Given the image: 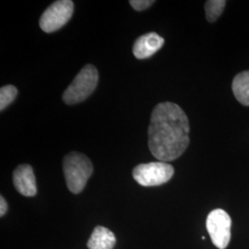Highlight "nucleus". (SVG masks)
Masks as SVG:
<instances>
[{"mask_svg":"<svg viewBox=\"0 0 249 249\" xmlns=\"http://www.w3.org/2000/svg\"><path fill=\"white\" fill-rule=\"evenodd\" d=\"M189 132V121L183 109L174 103H160L151 113L150 151L160 161L177 160L188 147Z\"/></svg>","mask_w":249,"mask_h":249,"instance_id":"nucleus-1","label":"nucleus"},{"mask_svg":"<svg viewBox=\"0 0 249 249\" xmlns=\"http://www.w3.org/2000/svg\"><path fill=\"white\" fill-rule=\"evenodd\" d=\"M63 171L70 191L79 194L92 175V163L87 156L80 152H71L63 160Z\"/></svg>","mask_w":249,"mask_h":249,"instance_id":"nucleus-2","label":"nucleus"},{"mask_svg":"<svg viewBox=\"0 0 249 249\" xmlns=\"http://www.w3.org/2000/svg\"><path fill=\"white\" fill-rule=\"evenodd\" d=\"M98 71L92 65L85 66L63 94L67 105H75L89 97L98 84Z\"/></svg>","mask_w":249,"mask_h":249,"instance_id":"nucleus-3","label":"nucleus"},{"mask_svg":"<svg viewBox=\"0 0 249 249\" xmlns=\"http://www.w3.org/2000/svg\"><path fill=\"white\" fill-rule=\"evenodd\" d=\"M174 167L164 161H153L137 165L133 178L143 187H156L165 184L173 178Z\"/></svg>","mask_w":249,"mask_h":249,"instance_id":"nucleus-4","label":"nucleus"},{"mask_svg":"<svg viewBox=\"0 0 249 249\" xmlns=\"http://www.w3.org/2000/svg\"><path fill=\"white\" fill-rule=\"evenodd\" d=\"M231 220L225 211L217 209L211 212L206 221V227L215 247L225 249L231 240Z\"/></svg>","mask_w":249,"mask_h":249,"instance_id":"nucleus-5","label":"nucleus"},{"mask_svg":"<svg viewBox=\"0 0 249 249\" xmlns=\"http://www.w3.org/2000/svg\"><path fill=\"white\" fill-rule=\"evenodd\" d=\"M74 4L71 0H59L45 9L40 18V27L45 33H53L64 26L71 18Z\"/></svg>","mask_w":249,"mask_h":249,"instance_id":"nucleus-6","label":"nucleus"},{"mask_svg":"<svg viewBox=\"0 0 249 249\" xmlns=\"http://www.w3.org/2000/svg\"><path fill=\"white\" fill-rule=\"evenodd\" d=\"M13 183L18 193L22 196H34L37 193L34 170L29 164L18 166L13 173Z\"/></svg>","mask_w":249,"mask_h":249,"instance_id":"nucleus-7","label":"nucleus"},{"mask_svg":"<svg viewBox=\"0 0 249 249\" xmlns=\"http://www.w3.org/2000/svg\"><path fill=\"white\" fill-rule=\"evenodd\" d=\"M163 44L164 39L155 33L144 35L139 37L134 44V55L139 59L148 58L159 51Z\"/></svg>","mask_w":249,"mask_h":249,"instance_id":"nucleus-8","label":"nucleus"},{"mask_svg":"<svg viewBox=\"0 0 249 249\" xmlns=\"http://www.w3.org/2000/svg\"><path fill=\"white\" fill-rule=\"evenodd\" d=\"M115 245V234L104 226H96L87 243L89 249H113Z\"/></svg>","mask_w":249,"mask_h":249,"instance_id":"nucleus-9","label":"nucleus"},{"mask_svg":"<svg viewBox=\"0 0 249 249\" xmlns=\"http://www.w3.org/2000/svg\"><path fill=\"white\" fill-rule=\"evenodd\" d=\"M232 92L237 101L245 107H249V71L241 72L232 80Z\"/></svg>","mask_w":249,"mask_h":249,"instance_id":"nucleus-10","label":"nucleus"},{"mask_svg":"<svg viewBox=\"0 0 249 249\" xmlns=\"http://www.w3.org/2000/svg\"><path fill=\"white\" fill-rule=\"evenodd\" d=\"M226 6L224 0H209L205 4L206 18L210 22H214L221 16Z\"/></svg>","mask_w":249,"mask_h":249,"instance_id":"nucleus-11","label":"nucleus"},{"mask_svg":"<svg viewBox=\"0 0 249 249\" xmlns=\"http://www.w3.org/2000/svg\"><path fill=\"white\" fill-rule=\"evenodd\" d=\"M18 89L13 85H7L0 89V110L3 111L15 100Z\"/></svg>","mask_w":249,"mask_h":249,"instance_id":"nucleus-12","label":"nucleus"},{"mask_svg":"<svg viewBox=\"0 0 249 249\" xmlns=\"http://www.w3.org/2000/svg\"><path fill=\"white\" fill-rule=\"evenodd\" d=\"M153 3L154 1H151V0H130L129 1V4L131 5V7L138 11H142L150 8Z\"/></svg>","mask_w":249,"mask_h":249,"instance_id":"nucleus-13","label":"nucleus"},{"mask_svg":"<svg viewBox=\"0 0 249 249\" xmlns=\"http://www.w3.org/2000/svg\"><path fill=\"white\" fill-rule=\"evenodd\" d=\"M7 211H8V203L6 199L3 196H1L0 197V216L1 217L4 216L7 213Z\"/></svg>","mask_w":249,"mask_h":249,"instance_id":"nucleus-14","label":"nucleus"}]
</instances>
